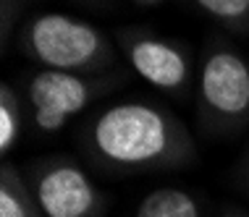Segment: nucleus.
<instances>
[{"mask_svg": "<svg viewBox=\"0 0 249 217\" xmlns=\"http://www.w3.org/2000/svg\"><path fill=\"white\" fill-rule=\"evenodd\" d=\"M87 162L107 175L184 170L197 162V144L173 110L150 100H121L100 107L79 128Z\"/></svg>", "mask_w": 249, "mask_h": 217, "instance_id": "1", "label": "nucleus"}, {"mask_svg": "<svg viewBox=\"0 0 249 217\" xmlns=\"http://www.w3.org/2000/svg\"><path fill=\"white\" fill-rule=\"evenodd\" d=\"M18 47L37 68L107 73L118 66V50L105 29L58 11L35 13L18 32Z\"/></svg>", "mask_w": 249, "mask_h": 217, "instance_id": "2", "label": "nucleus"}, {"mask_svg": "<svg viewBox=\"0 0 249 217\" xmlns=\"http://www.w3.org/2000/svg\"><path fill=\"white\" fill-rule=\"evenodd\" d=\"M194 115L207 136H233L249 123V60L223 34L202 47L194 84Z\"/></svg>", "mask_w": 249, "mask_h": 217, "instance_id": "3", "label": "nucleus"}, {"mask_svg": "<svg viewBox=\"0 0 249 217\" xmlns=\"http://www.w3.org/2000/svg\"><path fill=\"white\" fill-rule=\"evenodd\" d=\"M129 81V73H69L37 68L24 81V100L29 110V123L39 134H58L71 118L82 115L89 105L113 94Z\"/></svg>", "mask_w": 249, "mask_h": 217, "instance_id": "4", "label": "nucleus"}, {"mask_svg": "<svg viewBox=\"0 0 249 217\" xmlns=\"http://www.w3.org/2000/svg\"><path fill=\"white\" fill-rule=\"evenodd\" d=\"M26 181L37 196L42 217H105L110 194L95 183L84 165L69 154L48 157L26 165Z\"/></svg>", "mask_w": 249, "mask_h": 217, "instance_id": "5", "label": "nucleus"}, {"mask_svg": "<svg viewBox=\"0 0 249 217\" xmlns=\"http://www.w3.org/2000/svg\"><path fill=\"white\" fill-rule=\"evenodd\" d=\"M118 50L137 76L171 97H189L197 84V66L192 50L178 39L155 34L142 26L118 32Z\"/></svg>", "mask_w": 249, "mask_h": 217, "instance_id": "6", "label": "nucleus"}, {"mask_svg": "<svg viewBox=\"0 0 249 217\" xmlns=\"http://www.w3.org/2000/svg\"><path fill=\"white\" fill-rule=\"evenodd\" d=\"M134 217H205V209L189 188L158 186L139 199Z\"/></svg>", "mask_w": 249, "mask_h": 217, "instance_id": "7", "label": "nucleus"}, {"mask_svg": "<svg viewBox=\"0 0 249 217\" xmlns=\"http://www.w3.org/2000/svg\"><path fill=\"white\" fill-rule=\"evenodd\" d=\"M0 217H42L24 170L8 160L0 165Z\"/></svg>", "mask_w": 249, "mask_h": 217, "instance_id": "8", "label": "nucleus"}, {"mask_svg": "<svg viewBox=\"0 0 249 217\" xmlns=\"http://www.w3.org/2000/svg\"><path fill=\"white\" fill-rule=\"evenodd\" d=\"M29 120L26 100L21 92L11 86V81L0 84V154L8 157L24 136V126Z\"/></svg>", "mask_w": 249, "mask_h": 217, "instance_id": "9", "label": "nucleus"}, {"mask_svg": "<svg viewBox=\"0 0 249 217\" xmlns=\"http://www.w3.org/2000/svg\"><path fill=\"white\" fill-rule=\"evenodd\" d=\"M194 5L231 34H249V0H194Z\"/></svg>", "mask_w": 249, "mask_h": 217, "instance_id": "10", "label": "nucleus"}, {"mask_svg": "<svg viewBox=\"0 0 249 217\" xmlns=\"http://www.w3.org/2000/svg\"><path fill=\"white\" fill-rule=\"evenodd\" d=\"M21 13V0H3V47H8V39L13 34V21Z\"/></svg>", "mask_w": 249, "mask_h": 217, "instance_id": "11", "label": "nucleus"}, {"mask_svg": "<svg viewBox=\"0 0 249 217\" xmlns=\"http://www.w3.org/2000/svg\"><path fill=\"white\" fill-rule=\"evenodd\" d=\"M239 178L241 183L249 188V147H247V152H244V157H241V165H239Z\"/></svg>", "mask_w": 249, "mask_h": 217, "instance_id": "12", "label": "nucleus"}, {"mask_svg": "<svg viewBox=\"0 0 249 217\" xmlns=\"http://www.w3.org/2000/svg\"><path fill=\"white\" fill-rule=\"evenodd\" d=\"M220 217H249V212H244V209H239V207H228Z\"/></svg>", "mask_w": 249, "mask_h": 217, "instance_id": "13", "label": "nucleus"}, {"mask_svg": "<svg viewBox=\"0 0 249 217\" xmlns=\"http://www.w3.org/2000/svg\"><path fill=\"white\" fill-rule=\"evenodd\" d=\"M134 5H139V8H152V5H160L163 0H131Z\"/></svg>", "mask_w": 249, "mask_h": 217, "instance_id": "14", "label": "nucleus"}, {"mask_svg": "<svg viewBox=\"0 0 249 217\" xmlns=\"http://www.w3.org/2000/svg\"><path fill=\"white\" fill-rule=\"evenodd\" d=\"M76 3H103V0H76Z\"/></svg>", "mask_w": 249, "mask_h": 217, "instance_id": "15", "label": "nucleus"}]
</instances>
